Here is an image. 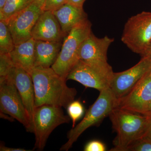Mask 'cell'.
<instances>
[{"label": "cell", "mask_w": 151, "mask_h": 151, "mask_svg": "<svg viewBox=\"0 0 151 151\" xmlns=\"http://www.w3.org/2000/svg\"><path fill=\"white\" fill-rule=\"evenodd\" d=\"M30 74L34 86L36 107L47 105L67 108L74 100L76 89L68 87L66 79L51 67H35Z\"/></svg>", "instance_id": "cell-1"}, {"label": "cell", "mask_w": 151, "mask_h": 151, "mask_svg": "<svg viewBox=\"0 0 151 151\" xmlns=\"http://www.w3.org/2000/svg\"><path fill=\"white\" fill-rule=\"evenodd\" d=\"M113 129L117 133L113 151H127L130 145L142 137L150 121V116L114 108L109 115Z\"/></svg>", "instance_id": "cell-2"}, {"label": "cell", "mask_w": 151, "mask_h": 151, "mask_svg": "<svg viewBox=\"0 0 151 151\" xmlns=\"http://www.w3.org/2000/svg\"><path fill=\"white\" fill-rule=\"evenodd\" d=\"M92 26L91 22L87 19L76 26L64 38L58 57L51 66L63 78L66 79L68 74L79 60V49L83 42L92 32Z\"/></svg>", "instance_id": "cell-3"}, {"label": "cell", "mask_w": 151, "mask_h": 151, "mask_svg": "<svg viewBox=\"0 0 151 151\" xmlns=\"http://www.w3.org/2000/svg\"><path fill=\"white\" fill-rule=\"evenodd\" d=\"M100 92L98 98L88 109L82 121L68 132L67 142L62 146L60 150L68 151L84 131L100 124L115 108L116 99L109 87Z\"/></svg>", "instance_id": "cell-4"}, {"label": "cell", "mask_w": 151, "mask_h": 151, "mask_svg": "<svg viewBox=\"0 0 151 151\" xmlns=\"http://www.w3.org/2000/svg\"><path fill=\"white\" fill-rule=\"evenodd\" d=\"M70 119L64 114L62 107L47 105L36 107L30 132L35 136L34 149L42 150L52 131L61 124L69 123Z\"/></svg>", "instance_id": "cell-5"}, {"label": "cell", "mask_w": 151, "mask_h": 151, "mask_svg": "<svg viewBox=\"0 0 151 151\" xmlns=\"http://www.w3.org/2000/svg\"><path fill=\"white\" fill-rule=\"evenodd\" d=\"M121 40L133 52L146 55L151 45V12H142L128 19Z\"/></svg>", "instance_id": "cell-6"}, {"label": "cell", "mask_w": 151, "mask_h": 151, "mask_svg": "<svg viewBox=\"0 0 151 151\" xmlns=\"http://www.w3.org/2000/svg\"><path fill=\"white\" fill-rule=\"evenodd\" d=\"M113 73L108 62L89 63L79 60L68 75L66 80H74L85 87L100 92L109 88Z\"/></svg>", "instance_id": "cell-7"}, {"label": "cell", "mask_w": 151, "mask_h": 151, "mask_svg": "<svg viewBox=\"0 0 151 151\" xmlns=\"http://www.w3.org/2000/svg\"><path fill=\"white\" fill-rule=\"evenodd\" d=\"M0 109L1 112L16 119L27 132H31L29 115L13 81L9 77L0 82Z\"/></svg>", "instance_id": "cell-8"}, {"label": "cell", "mask_w": 151, "mask_h": 151, "mask_svg": "<svg viewBox=\"0 0 151 151\" xmlns=\"http://www.w3.org/2000/svg\"><path fill=\"white\" fill-rule=\"evenodd\" d=\"M151 68V54L148 53L136 65L122 72H114L109 88L116 99L126 95Z\"/></svg>", "instance_id": "cell-9"}, {"label": "cell", "mask_w": 151, "mask_h": 151, "mask_svg": "<svg viewBox=\"0 0 151 151\" xmlns=\"http://www.w3.org/2000/svg\"><path fill=\"white\" fill-rule=\"evenodd\" d=\"M151 103V77L144 76L124 97L116 99L115 108L145 115Z\"/></svg>", "instance_id": "cell-10"}, {"label": "cell", "mask_w": 151, "mask_h": 151, "mask_svg": "<svg viewBox=\"0 0 151 151\" xmlns=\"http://www.w3.org/2000/svg\"><path fill=\"white\" fill-rule=\"evenodd\" d=\"M42 12L40 6L32 3L6 22L15 45L32 38V31Z\"/></svg>", "instance_id": "cell-11"}, {"label": "cell", "mask_w": 151, "mask_h": 151, "mask_svg": "<svg viewBox=\"0 0 151 151\" xmlns=\"http://www.w3.org/2000/svg\"><path fill=\"white\" fill-rule=\"evenodd\" d=\"M31 35L35 40L55 42H63L65 37L51 11H43L33 28Z\"/></svg>", "instance_id": "cell-12"}, {"label": "cell", "mask_w": 151, "mask_h": 151, "mask_svg": "<svg viewBox=\"0 0 151 151\" xmlns=\"http://www.w3.org/2000/svg\"><path fill=\"white\" fill-rule=\"evenodd\" d=\"M114 40V38L108 36L97 37L91 32L81 44L78 52L79 59L89 63L108 62V48Z\"/></svg>", "instance_id": "cell-13"}, {"label": "cell", "mask_w": 151, "mask_h": 151, "mask_svg": "<svg viewBox=\"0 0 151 151\" xmlns=\"http://www.w3.org/2000/svg\"><path fill=\"white\" fill-rule=\"evenodd\" d=\"M8 77L13 81L16 86L32 123L36 107L34 86L31 75L22 68L14 66Z\"/></svg>", "instance_id": "cell-14"}, {"label": "cell", "mask_w": 151, "mask_h": 151, "mask_svg": "<svg viewBox=\"0 0 151 151\" xmlns=\"http://www.w3.org/2000/svg\"><path fill=\"white\" fill-rule=\"evenodd\" d=\"M52 12L59 22L65 36L76 26L88 19L87 14L83 7L68 3Z\"/></svg>", "instance_id": "cell-15"}, {"label": "cell", "mask_w": 151, "mask_h": 151, "mask_svg": "<svg viewBox=\"0 0 151 151\" xmlns=\"http://www.w3.org/2000/svg\"><path fill=\"white\" fill-rule=\"evenodd\" d=\"M35 40L31 38L15 45L14 49L9 53L14 66L22 68L30 74L35 67Z\"/></svg>", "instance_id": "cell-16"}, {"label": "cell", "mask_w": 151, "mask_h": 151, "mask_svg": "<svg viewBox=\"0 0 151 151\" xmlns=\"http://www.w3.org/2000/svg\"><path fill=\"white\" fill-rule=\"evenodd\" d=\"M62 44L63 42L35 40V67H51L58 57Z\"/></svg>", "instance_id": "cell-17"}, {"label": "cell", "mask_w": 151, "mask_h": 151, "mask_svg": "<svg viewBox=\"0 0 151 151\" xmlns=\"http://www.w3.org/2000/svg\"><path fill=\"white\" fill-rule=\"evenodd\" d=\"M31 4V0H6L3 8L0 10V20L7 21L11 17Z\"/></svg>", "instance_id": "cell-18"}, {"label": "cell", "mask_w": 151, "mask_h": 151, "mask_svg": "<svg viewBox=\"0 0 151 151\" xmlns=\"http://www.w3.org/2000/svg\"><path fill=\"white\" fill-rule=\"evenodd\" d=\"M15 45L7 24L5 21L0 20V54L10 53Z\"/></svg>", "instance_id": "cell-19"}, {"label": "cell", "mask_w": 151, "mask_h": 151, "mask_svg": "<svg viewBox=\"0 0 151 151\" xmlns=\"http://www.w3.org/2000/svg\"><path fill=\"white\" fill-rule=\"evenodd\" d=\"M67 111L68 116L72 121V128L75 127L76 123L84 115V108L81 102L73 100L68 105Z\"/></svg>", "instance_id": "cell-20"}, {"label": "cell", "mask_w": 151, "mask_h": 151, "mask_svg": "<svg viewBox=\"0 0 151 151\" xmlns=\"http://www.w3.org/2000/svg\"><path fill=\"white\" fill-rule=\"evenodd\" d=\"M14 66L9 53L0 54V82L6 79Z\"/></svg>", "instance_id": "cell-21"}, {"label": "cell", "mask_w": 151, "mask_h": 151, "mask_svg": "<svg viewBox=\"0 0 151 151\" xmlns=\"http://www.w3.org/2000/svg\"><path fill=\"white\" fill-rule=\"evenodd\" d=\"M151 151V140L143 137L129 146L127 151Z\"/></svg>", "instance_id": "cell-22"}, {"label": "cell", "mask_w": 151, "mask_h": 151, "mask_svg": "<svg viewBox=\"0 0 151 151\" xmlns=\"http://www.w3.org/2000/svg\"><path fill=\"white\" fill-rule=\"evenodd\" d=\"M67 3V0H45L42 9L43 11L56 10Z\"/></svg>", "instance_id": "cell-23"}, {"label": "cell", "mask_w": 151, "mask_h": 151, "mask_svg": "<svg viewBox=\"0 0 151 151\" xmlns=\"http://www.w3.org/2000/svg\"><path fill=\"white\" fill-rule=\"evenodd\" d=\"M84 151H105L106 146L104 143L99 140H92L87 143L84 147Z\"/></svg>", "instance_id": "cell-24"}, {"label": "cell", "mask_w": 151, "mask_h": 151, "mask_svg": "<svg viewBox=\"0 0 151 151\" xmlns=\"http://www.w3.org/2000/svg\"><path fill=\"white\" fill-rule=\"evenodd\" d=\"M0 151H30L29 150H26L23 148H10L6 147L3 145L0 146Z\"/></svg>", "instance_id": "cell-25"}, {"label": "cell", "mask_w": 151, "mask_h": 151, "mask_svg": "<svg viewBox=\"0 0 151 151\" xmlns=\"http://www.w3.org/2000/svg\"><path fill=\"white\" fill-rule=\"evenodd\" d=\"M86 0H67V3L80 7H83V5Z\"/></svg>", "instance_id": "cell-26"}, {"label": "cell", "mask_w": 151, "mask_h": 151, "mask_svg": "<svg viewBox=\"0 0 151 151\" xmlns=\"http://www.w3.org/2000/svg\"><path fill=\"white\" fill-rule=\"evenodd\" d=\"M150 116L151 117L150 121L149 123L147 129L146 130L145 133L143 137H146L151 140V116Z\"/></svg>", "instance_id": "cell-27"}, {"label": "cell", "mask_w": 151, "mask_h": 151, "mask_svg": "<svg viewBox=\"0 0 151 151\" xmlns=\"http://www.w3.org/2000/svg\"><path fill=\"white\" fill-rule=\"evenodd\" d=\"M0 115H1V118L2 119H6V120H9L11 122H13L14 119L12 117L9 116L8 114L3 113V112H1Z\"/></svg>", "instance_id": "cell-28"}, {"label": "cell", "mask_w": 151, "mask_h": 151, "mask_svg": "<svg viewBox=\"0 0 151 151\" xmlns=\"http://www.w3.org/2000/svg\"><path fill=\"white\" fill-rule=\"evenodd\" d=\"M45 0H31L32 3L35 4L40 7H42Z\"/></svg>", "instance_id": "cell-29"}, {"label": "cell", "mask_w": 151, "mask_h": 151, "mask_svg": "<svg viewBox=\"0 0 151 151\" xmlns=\"http://www.w3.org/2000/svg\"><path fill=\"white\" fill-rule=\"evenodd\" d=\"M6 0H0V10L2 9L5 4Z\"/></svg>", "instance_id": "cell-30"}, {"label": "cell", "mask_w": 151, "mask_h": 151, "mask_svg": "<svg viewBox=\"0 0 151 151\" xmlns=\"http://www.w3.org/2000/svg\"><path fill=\"white\" fill-rule=\"evenodd\" d=\"M148 53H150L151 54V47H150V49H149L148 52ZM146 76H150L151 77V68L150 69V70H149V71L147 73V74H146Z\"/></svg>", "instance_id": "cell-31"}, {"label": "cell", "mask_w": 151, "mask_h": 151, "mask_svg": "<svg viewBox=\"0 0 151 151\" xmlns=\"http://www.w3.org/2000/svg\"><path fill=\"white\" fill-rule=\"evenodd\" d=\"M145 115H148V116H151V103L149 106L148 109L147 111V113Z\"/></svg>", "instance_id": "cell-32"}, {"label": "cell", "mask_w": 151, "mask_h": 151, "mask_svg": "<svg viewBox=\"0 0 151 151\" xmlns=\"http://www.w3.org/2000/svg\"></svg>", "instance_id": "cell-33"}]
</instances>
